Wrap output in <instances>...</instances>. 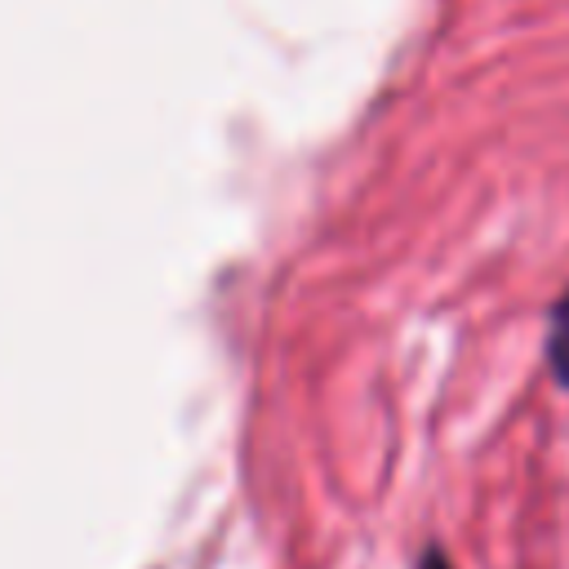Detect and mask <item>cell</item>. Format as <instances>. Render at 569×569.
Segmentation results:
<instances>
[{
  "mask_svg": "<svg viewBox=\"0 0 569 569\" xmlns=\"http://www.w3.org/2000/svg\"><path fill=\"white\" fill-rule=\"evenodd\" d=\"M547 360H551V373L569 387V289L565 298L556 302L551 311V333H547Z\"/></svg>",
  "mask_w": 569,
  "mask_h": 569,
  "instance_id": "obj_1",
  "label": "cell"
},
{
  "mask_svg": "<svg viewBox=\"0 0 569 569\" xmlns=\"http://www.w3.org/2000/svg\"><path fill=\"white\" fill-rule=\"evenodd\" d=\"M422 569H449V565H445V556H436V551H427V560H422Z\"/></svg>",
  "mask_w": 569,
  "mask_h": 569,
  "instance_id": "obj_2",
  "label": "cell"
}]
</instances>
